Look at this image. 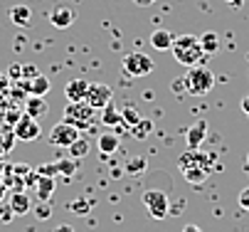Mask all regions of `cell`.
Here are the masks:
<instances>
[{
  "label": "cell",
  "mask_w": 249,
  "mask_h": 232,
  "mask_svg": "<svg viewBox=\"0 0 249 232\" xmlns=\"http://www.w3.org/2000/svg\"><path fill=\"white\" fill-rule=\"evenodd\" d=\"M212 161H215V156H210V153H202L200 148H188L180 158H178V168H180V173L185 176L188 183H205V178L210 176L212 171Z\"/></svg>",
  "instance_id": "cell-1"
},
{
  "label": "cell",
  "mask_w": 249,
  "mask_h": 232,
  "mask_svg": "<svg viewBox=\"0 0 249 232\" xmlns=\"http://www.w3.org/2000/svg\"><path fill=\"white\" fill-rule=\"evenodd\" d=\"M173 57L183 64V67H195V64L202 62L205 52H202V45H200V37L195 35H178L173 40Z\"/></svg>",
  "instance_id": "cell-2"
},
{
  "label": "cell",
  "mask_w": 249,
  "mask_h": 232,
  "mask_svg": "<svg viewBox=\"0 0 249 232\" xmlns=\"http://www.w3.org/2000/svg\"><path fill=\"white\" fill-rule=\"evenodd\" d=\"M183 89L193 96H205V94H210L212 89H215V74H212L207 67H200V64L188 67V72L183 77Z\"/></svg>",
  "instance_id": "cell-3"
},
{
  "label": "cell",
  "mask_w": 249,
  "mask_h": 232,
  "mask_svg": "<svg viewBox=\"0 0 249 232\" xmlns=\"http://www.w3.org/2000/svg\"><path fill=\"white\" fill-rule=\"evenodd\" d=\"M143 208L153 220H165L170 215V197L160 188H151L143 193Z\"/></svg>",
  "instance_id": "cell-4"
},
{
  "label": "cell",
  "mask_w": 249,
  "mask_h": 232,
  "mask_svg": "<svg viewBox=\"0 0 249 232\" xmlns=\"http://www.w3.org/2000/svg\"><path fill=\"white\" fill-rule=\"evenodd\" d=\"M91 116H94V109L87 102H69L64 109V121H69L79 131L91 128Z\"/></svg>",
  "instance_id": "cell-5"
},
{
  "label": "cell",
  "mask_w": 249,
  "mask_h": 232,
  "mask_svg": "<svg viewBox=\"0 0 249 232\" xmlns=\"http://www.w3.org/2000/svg\"><path fill=\"white\" fill-rule=\"evenodd\" d=\"M121 67L131 77H146V74H151L156 70V62L148 54H143V52H131V54H126L121 59Z\"/></svg>",
  "instance_id": "cell-6"
},
{
  "label": "cell",
  "mask_w": 249,
  "mask_h": 232,
  "mask_svg": "<svg viewBox=\"0 0 249 232\" xmlns=\"http://www.w3.org/2000/svg\"><path fill=\"white\" fill-rule=\"evenodd\" d=\"M82 136V131L79 128H74L69 121H59V124H54V128L50 131V143L52 146H57V148H69L77 139Z\"/></svg>",
  "instance_id": "cell-7"
},
{
  "label": "cell",
  "mask_w": 249,
  "mask_h": 232,
  "mask_svg": "<svg viewBox=\"0 0 249 232\" xmlns=\"http://www.w3.org/2000/svg\"><path fill=\"white\" fill-rule=\"evenodd\" d=\"M84 102L91 109H104L114 102V89L109 84H101V82H89V91H87Z\"/></svg>",
  "instance_id": "cell-8"
},
{
  "label": "cell",
  "mask_w": 249,
  "mask_h": 232,
  "mask_svg": "<svg viewBox=\"0 0 249 232\" xmlns=\"http://www.w3.org/2000/svg\"><path fill=\"white\" fill-rule=\"evenodd\" d=\"M13 128H15L18 141H25V143H27V141H37L40 134H42V128H40L37 119H32V116H27V114H22Z\"/></svg>",
  "instance_id": "cell-9"
},
{
  "label": "cell",
  "mask_w": 249,
  "mask_h": 232,
  "mask_svg": "<svg viewBox=\"0 0 249 232\" xmlns=\"http://www.w3.org/2000/svg\"><path fill=\"white\" fill-rule=\"evenodd\" d=\"M74 20H77V10H74L72 5H64V3L54 5V8H52V13H50V22H52V27H57V30H67V27H72V25H74Z\"/></svg>",
  "instance_id": "cell-10"
},
{
  "label": "cell",
  "mask_w": 249,
  "mask_h": 232,
  "mask_svg": "<svg viewBox=\"0 0 249 232\" xmlns=\"http://www.w3.org/2000/svg\"><path fill=\"white\" fill-rule=\"evenodd\" d=\"M27 94H32V96H45L50 89H52V84H50V79L45 77V74H37V77H32V79H20L18 82Z\"/></svg>",
  "instance_id": "cell-11"
},
{
  "label": "cell",
  "mask_w": 249,
  "mask_h": 232,
  "mask_svg": "<svg viewBox=\"0 0 249 232\" xmlns=\"http://www.w3.org/2000/svg\"><path fill=\"white\" fill-rule=\"evenodd\" d=\"M205 136H207V121H195L188 131H185V143H188V148H200L202 146V141H205Z\"/></svg>",
  "instance_id": "cell-12"
},
{
  "label": "cell",
  "mask_w": 249,
  "mask_h": 232,
  "mask_svg": "<svg viewBox=\"0 0 249 232\" xmlns=\"http://www.w3.org/2000/svg\"><path fill=\"white\" fill-rule=\"evenodd\" d=\"M87 91H89V82L87 79H72V82H67V87H64V96L69 99V102H84Z\"/></svg>",
  "instance_id": "cell-13"
},
{
  "label": "cell",
  "mask_w": 249,
  "mask_h": 232,
  "mask_svg": "<svg viewBox=\"0 0 249 232\" xmlns=\"http://www.w3.org/2000/svg\"><path fill=\"white\" fill-rule=\"evenodd\" d=\"M8 205L13 208V213H15V215H27V213L32 210V200H30V195H27V193H22V190L10 193Z\"/></svg>",
  "instance_id": "cell-14"
},
{
  "label": "cell",
  "mask_w": 249,
  "mask_h": 232,
  "mask_svg": "<svg viewBox=\"0 0 249 232\" xmlns=\"http://www.w3.org/2000/svg\"><path fill=\"white\" fill-rule=\"evenodd\" d=\"M47 102H45V96H27V102H25V114L32 116V119H42L47 114Z\"/></svg>",
  "instance_id": "cell-15"
},
{
  "label": "cell",
  "mask_w": 249,
  "mask_h": 232,
  "mask_svg": "<svg viewBox=\"0 0 249 232\" xmlns=\"http://www.w3.org/2000/svg\"><path fill=\"white\" fill-rule=\"evenodd\" d=\"M54 188H57L54 176H40L37 178V200L50 203V197L54 195Z\"/></svg>",
  "instance_id": "cell-16"
},
{
  "label": "cell",
  "mask_w": 249,
  "mask_h": 232,
  "mask_svg": "<svg viewBox=\"0 0 249 232\" xmlns=\"http://www.w3.org/2000/svg\"><path fill=\"white\" fill-rule=\"evenodd\" d=\"M173 35L168 30H163V27H158V30H153L151 32V45L156 47V50H160V52H168L170 47H173Z\"/></svg>",
  "instance_id": "cell-17"
},
{
  "label": "cell",
  "mask_w": 249,
  "mask_h": 232,
  "mask_svg": "<svg viewBox=\"0 0 249 232\" xmlns=\"http://www.w3.org/2000/svg\"><path fill=\"white\" fill-rule=\"evenodd\" d=\"M15 141H18L15 128L5 124L3 128H0V153H10V151L15 148Z\"/></svg>",
  "instance_id": "cell-18"
},
{
  "label": "cell",
  "mask_w": 249,
  "mask_h": 232,
  "mask_svg": "<svg viewBox=\"0 0 249 232\" xmlns=\"http://www.w3.org/2000/svg\"><path fill=\"white\" fill-rule=\"evenodd\" d=\"M30 18H32L30 5H13V10H10V20H13V25L25 27V25H30Z\"/></svg>",
  "instance_id": "cell-19"
},
{
  "label": "cell",
  "mask_w": 249,
  "mask_h": 232,
  "mask_svg": "<svg viewBox=\"0 0 249 232\" xmlns=\"http://www.w3.org/2000/svg\"><path fill=\"white\" fill-rule=\"evenodd\" d=\"M200 45H202L205 54H215L220 50V35L210 30V32H205V35H200Z\"/></svg>",
  "instance_id": "cell-20"
},
{
  "label": "cell",
  "mask_w": 249,
  "mask_h": 232,
  "mask_svg": "<svg viewBox=\"0 0 249 232\" xmlns=\"http://www.w3.org/2000/svg\"><path fill=\"white\" fill-rule=\"evenodd\" d=\"M104 111V116H101V124H106V126H124V116H121V111L114 107V104H109V107H104L101 109Z\"/></svg>",
  "instance_id": "cell-21"
},
{
  "label": "cell",
  "mask_w": 249,
  "mask_h": 232,
  "mask_svg": "<svg viewBox=\"0 0 249 232\" xmlns=\"http://www.w3.org/2000/svg\"><path fill=\"white\" fill-rule=\"evenodd\" d=\"M116 148H119V139H116L114 134H101V136H99V151H101L104 156L114 153Z\"/></svg>",
  "instance_id": "cell-22"
},
{
  "label": "cell",
  "mask_w": 249,
  "mask_h": 232,
  "mask_svg": "<svg viewBox=\"0 0 249 232\" xmlns=\"http://www.w3.org/2000/svg\"><path fill=\"white\" fill-rule=\"evenodd\" d=\"M87 153H89V143H87V141H84L82 136H79V139H77V141H74L72 146H69V156H72L74 161H79V158H84Z\"/></svg>",
  "instance_id": "cell-23"
},
{
  "label": "cell",
  "mask_w": 249,
  "mask_h": 232,
  "mask_svg": "<svg viewBox=\"0 0 249 232\" xmlns=\"http://www.w3.org/2000/svg\"><path fill=\"white\" fill-rule=\"evenodd\" d=\"M131 131H133V136H138V139H143V136H148L151 131H153V124H151L148 119H141V121H138V124H136V126H133Z\"/></svg>",
  "instance_id": "cell-24"
},
{
  "label": "cell",
  "mask_w": 249,
  "mask_h": 232,
  "mask_svg": "<svg viewBox=\"0 0 249 232\" xmlns=\"http://www.w3.org/2000/svg\"><path fill=\"white\" fill-rule=\"evenodd\" d=\"M121 116H124V126H128V128H133V126L141 121V114H138L133 107H126V109L121 111Z\"/></svg>",
  "instance_id": "cell-25"
},
{
  "label": "cell",
  "mask_w": 249,
  "mask_h": 232,
  "mask_svg": "<svg viewBox=\"0 0 249 232\" xmlns=\"http://www.w3.org/2000/svg\"><path fill=\"white\" fill-rule=\"evenodd\" d=\"M77 171V161H57V173H64V176H72Z\"/></svg>",
  "instance_id": "cell-26"
},
{
  "label": "cell",
  "mask_w": 249,
  "mask_h": 232,
  "mask_svg": "<svg viewBox=\"0 0 249 232\" xmlns=\"http://www.w3.org/2000/svg\"><path fill=\"white\" fill-rule=\"evenodd\" d=\"M13 217H15L13 208H10L8 203H0V225H8V222H13Z\"/></svg>",
  "instance_id": "cell-27"
},
{
  "label": "cell",
  "mask_w": 249,
  "mask_h": 232,
  "mask_svg": "<svg viewBox=\"0 0 249 232\" xmlns=\"http://www.w3.org/2000/svg\"><path fill=\"white\" fill-rule=\"evenodd\" d=\"M35 215H37L40 220H47V217L52 215V205H50V203H42V200H40V203H37V208H35Z\"/></svg>",
  "instance_id": "cell-28"
},
{
  "label": "cell",
  "mask_w": 249,
  "mask_h": 232,
  "mask_svg": "<svg viewBox=\"0 0 249 232\" xmlns=\"http://www.w3.org/2000/svg\"><path fill=\"white\" fill-rule=\"evenodd\" d=\"M126 168H128V173H141V171L146 168V158H133Z\"/></svg>",
  "instance_id": "cell-29"
},
{
  "label": "cell",
  "mask_w": 249,
  "mask_h": 232,
  "mask_svg": "<svg viewBox=\"0 0 249 232\" xmlns=\"http://www.w3.org/2000/svg\"><path fill=\"white\" fill-rule=\"evenodd\" d=\"M37 67L35 64H22V79H32V77H37Z\"/></svg>",
  "instance_id": "cell-30"
},
{
  "label": "cell",
  "mask_w": 249,
  "mask_h": 232,
  "mask_svg": "<svg viewBox=\"0 0 249 232\" xmlns=\"http://www.w3.org/2000/svg\"><path fill=\"white\" fill-rule=\"evenodd\" d=\"M72 210L79 213V215H84V213H89V203H87V200H74V203H72Z\"/></svg>",
  "instance_id": "cell-31"
},
{
  "label": "cell",
  "mask_w": 249,
  "mask_h": 232,
  "mask_svg": "<svg viewBox=\"0 0 249 232\" xmlns=\"http://www.w3.org/2000/svg\"><path fill=\"white\" fill-rule=\"evenodd\" d=\"M239 208L242 210H249V185L239 193Z\"/></svg>",
  "instance_id": "cell-32"
},
{
  "label": "cell",
  "mask_w": 249,
  "mask_h": 232,
  "mask_svg": "<svg viewBox=\"0 0 249 232\" xmlns=\"http://www.w3.org/2000/svg\"><path fill=\"white\" fill-rule=\"evenodd\" d=\"M20 116H22L20 111H8V114H5V124H8V126H15Z\"/></svg>",
  "instance_id": "cell-33"
},
{
  "label": "cell",
  "mask_w": 249,
  "mask_h": 232,
  "mask_svg": "<svg viewBox=\"0 0 249 232\" xmlns=\"http://www.w3.org/2000/svg\"><path fill=\"white\" fill-rule=\"evenodd\" d=\"M185 210V200H178L175 205H170V215H180Z\"/></svg>",
  "instance_id": "cell-34"
},
{
  "label": "cell",
  "mask_w": 249,
  "mask_h": 232,
  "mask_svg": "<svg viewBox=\"0 0 249 232\" xmlns=\"http://www.w3.org/2000/svg\"><path fill=\"white\" fill-rule=\"evenodd\" d=\"M54 232H74V227H72V225H57Z\"/></svg>",
  "instance_id": "cell-35"
},
{
  "label": "cell",
  "mask_w": 249,
  "mask_h": 232,
  "mask_svg": "<svg viewBox=\"0 0 249 232\" xmlns=\"http://www.w3.org/2000/svg\"><path fill=\"white\" fill-rule=\"evenodd\" d=\"M242 111L249 116V96H244V99H242Z\"/></svg>",
  "instance_id": "cell-36"
},
{
  "label": "cell",
  "mask_w": 249,
  "mask_h": 232,
  "mask_svg": "<svg viewBox=\"0 0 249 232\" xmlns=\"http://www.w3.org/2000/svg\"><path fill=\"white\" fill-rule=\"evenodd\" d=\"M183 232H202V230H200L197 225H185V227H183Z\"/></svg>",
  "instance_id": "cell-37"
},
{
  "label": "cell",
  "mask_w": 249,
  "mask_h": 232,
  "mask_svg": "<svg viewBox=\"0 0 249 232\" xmlns=\"http://www.w3.org/2000/svg\"><path fill=\"white\" fill-rule=\"evenodd\" d=\"M131 3H136V5H153L156 0H131Z\"/></svg>",
  "instance_id": "cell-38"
},
{
  "label": "cell",
  "mask_w": 249,
  "mask_h": 232,
  "mask_svg": "<svg viewBox=\"0 0 249 232\" xmlns=\"http://www.w3.org/2000/svg\"><path fill=\"white\" fill-rule=\"evenodd\" d=\"M5 195H8V188H5V183H0V203H3Z\"/></svg>",
  "instance_id": "cell-39"
},
{
  "label": "cell",
  "mask_w": 249,
  "mask_h": 232,
  "mask_svg": "<svg viewBox=\"0 0 249 232\" xmlns=\"http://www.w3.org/2000/svg\"><path fill=\"white\" fill-rule=\"evenodd\" d=\"M227 3H232V5H239V0H227Z\"/></svg>",
  "instance_id": "cell-40"
},
{
  "label": "cell",
  "mask_w": 249,
  "mask_h": 232,
  "mask_svg": "<svg viewBox=\"0 0 249 232\" xmlns=\"http://www.w3.org/2000/svg\"><path fill=\"white\" fill-rule=\"evenodd\" d=\"M247 165H249V153H247Z\"/></svg>",
  "instance_id": "cell-41"
}]
</instances>
